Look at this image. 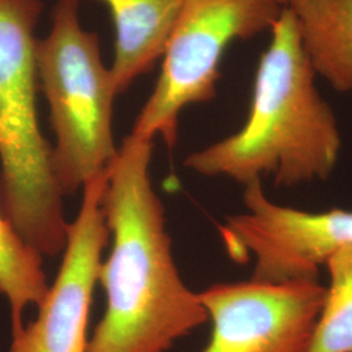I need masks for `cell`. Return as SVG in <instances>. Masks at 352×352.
Listing matches in <instances>:
<instances>
[{"label": "cell", "instance_id": "1", "mask_svg": "<svg viewBox=\"0 0 352 352\" xmlns=\"http://www.w3.org/2000/svg\"><path fill=\"white\" fill-rule=\"evenodd\" d=\"M151 157L153 140L131 133L109 171L102 206L113 244L98 269L106 309L87 352H167L209 322L176 267Z\"/></svg>", "mask_w": 352, "mask_h": 352}, {"label": "cell", "instance_id": "2", "mask_svg": "<svg viewBox=\"0 0 352 352\" xmlns=\"http://www.w3.org/2000/svg\"><path fill=\"white\" fill-rule=\"evenodd\" d=\"M256 71L251 110L239 131L189 154L186 166L243 186L272 176L278 187L327 180L340 160L333 109L316 87L294 12L286 7Z\"/></svg>", "mask_w": 352, "mask_h": 352}, {"label": "cell", "instance_id": "3", "mask_svg": "<svg viewBox=\"0 0 352 352\" xmlns=\"http://www.w3.org/2000/svg\"><path fill=\"white\" fill-rule=\"evenodd\" d=\"M42 8L41 0H0V210L26 244L55 257L69 223L38 122L34 30Z\"/></svg>", "mask_w": 352, "mask_h": 352}, {"label": "cell", "instance_id": "4", "mask_svg": "<svg viewBox=\"0 0 352 352\" xmlns=\"http://www.w3.org/2000/svg\"><path fill=\"white\" fill-rule=\"evenodd\" d=\"M38 80L50 106L56 144L54 170L63 195L109 173L118 148L113 141L116 97L100 41L78 19V0H58L47 37L37 41Z\"/></svg>", "mask_w": 352, "mask_h": 352}, {"label": "cell", "instance_id": "5", "mask_svg": "<svg viewBox=\"0 0 352 352\" xmlns=\"http://www.w3.org/2000/svg\"><path fill=\"white\" fill-rule=\"evenodd\" d=\"M286 7L280 0H184L162 72L131 133L161 136L174 148L180 113L217 96L219 65L230 43L272 30Z\"/></svg>", "mask_w": 352, "mask_h": 352}, {"label": "cell", "instance_id": "6", "mask_svg": "<svg viewBox=\"0 0 352 352\" xmlns=\"http://www.w3.org/2000/svg\"><path fill=\"white\" fill-rule=\"evenodd\" d=\"M245 213L219 227L228 254L253 258L251 279L267 283L318 279L320 266L352 245V210L305 212L270 201L263 182L244 186Z\"/></svg>", "mask_w": 352, "mask_h": 352}, {"label": "cell", "instance_id": "7", "mask_svg": "<svg viewBox=\"0 0 352 352\" xmlns=\"http://www.w3.org/2000/svg\"><path fill=\"white\" fill-rule=\"evenodd\" d=\"M325 294L318 279L215 283L199 294L212 321L202 352H307Z\"/></svg>", "mask_w": 352, "mask_h": 352}, {"label": "cell", "instance_id": "8", "mask_svg": "<svg viewBox=\"0 0 352 352\" xmlns=\"http://www.w3.org/2000/svg\"><path fill=\"white\" fill-rule=\"evenodd\" d=\"M107 177L109 173L84 184L59 273L38 305L37 318L13 336L10 352H87L93 291L110 236L102 206Z\"/></svg>", "mask_w": 352, "mask_h": 352}, {"label": "cell", "instance_id": "9", "mask_svg": "<svg viewBox=\"0 0 352 352\" xmlns=\"http://www.w3.org/2000/svg\"><path fill=\"white\" fill-rule=\"evenodd\" d=\"M113 13L115 59L110 68L116 96L149 72L164 55L184 0H102Z\"/></svg>", "mask_w": 352, "mask_h": 352}, {"label": "cell", "instance_id": "10", "mask_svg": "<svg viewBox=\"0 0 352 352\" xmlns=\"http://www.w3.org/2000/svg\"><path fill=\"white\" fill-rule=\"evenodd\" d=\"M287 7L316 76L352 94V0H289Z\"/></svg>", "mask_w": 352, "mask_h": 352}, {"label": "cell", "instance_id": "11", "mask_svg": "<svg viewBox=\"0 0 352 352\" xmlns=\"http://www.w3.org/2000/svg\"><path fill=\"white\" fill-rule=\"evenodd\" d=\"M49 287L42 256L26 244L0 210V294L10 304L12 337L24 327V311L38 307Z\"/></svg>", "mask_w": 352, "mask_h": 352}, {"label": "cell", "instance_id": "12", "mask_svg": "<svg viewBox=\"0 0 352 352\" xmlns=\"http://www.w3.org/2000/svg\"><path fill=\"white\" fill-rule=\"evenodd\" d=\"M329 286L307 352H352V245L325 264Z\"/></svg>", "mask_w": 352, "mask_h": 352}, {"label": "cell", "instance_id": "13", "mask_svg": "<svg viewBox=\"0 0 352 352\" xmlns=\"http://www.w3.org/2000/svg\"><path fill=\"white\" fill-rule=\"evenodd\" d=\"M280 1H282L283 4H286V6H287V4H289V0H280Z\"/></svg>", "mask_w": 352, "mask_h": 352}]
</instances>
